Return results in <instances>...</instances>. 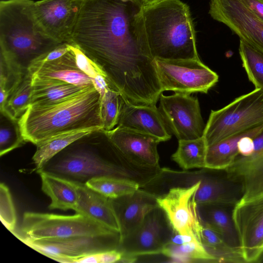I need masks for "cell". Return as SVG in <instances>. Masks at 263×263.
<instances>
[{"label":"cell","mask_w":263,"mask_h":263,"mask_svg":"<svg viewBox=\"0 0 263 263\" xmlns=\"http://www.w3.org/2000/svg\"><path fill=\"white\" fill-rule=\"evenodd\" d=\"M141 0H82L71 39L136 105H156L163 90L143 29Z\"/></svg>","instance_id":"1"},{"label":"cell","mask_w":263,"mask_h":263,"mask_svg":"<svg viewBox=\"0 0 263 263\" xmlns=\"http://www.w3.org/2000/svg\"><path fill=\"white\" fill-rule=\"evenodd\" d=\"M160 169L143 168L134 164L117 148L106 132L101 129L69 145L41 170L84 183L94 177L107 176L133 181L142 187Z\"/></svg>","instance_id":"2"},{"label":"cell","mask_w":263,"mask_h":263,"mask_svg":"<svg viewBox=\"0 0 263 263\" xmlns=\"http://www.w3.org/2000/svg\"><path fill=\"white\" fill-rule=\"evenodd\" d=\"M101 105L94 87L54 103L30 104L18 119L22 135L26 142L36 145L64 133L103 129Z\"/></svg>","instance_id":"3"},{"label":"cell","mask_w":263,"mask_h":263,"mask_svg":"<svg viewBox=\"0 0 263 263\" xmlns=\"http://www.w3.org/2000/svg\"><path fill=\"white\" fill-rule=\"evenodd\" d=\"M143 29L154 59H199L190 8L180 0L144 5Z\"/></svg>","instance_id":"4"},{"label":"cell","mask_w":263,"mask_h":263,"mask_svg":"<svg viewBox=\"0 0 263 263\" xmlns=\"http://www.w3.org/2000/svg\"><path fill=\"white\" fill-rule=\"evenodd\" d=\"M34 2H0L1 58L25 72L33 61L61 44L40 24L34 13Z\"/></svg>","instance_id":"5"},{"label":"cell","mask_w":263,"mask_h":263,"mask_svg":"<svg viewBox=\"0 0 263 263\" xmlns=\"http://www.w3.org/2000/svg\"><path fill=\"white\" fill-rule=\"evenodd\" d=\"M263 126V90L255 88L217 110H211L203 137L210 146Z\"/></svg>","instance_id":"6"},{"label":"cell","mask_w":263,"mask_h":263,"mask_svg":"<svg viewBox=\"0 0 263 263\" xmlns=\"http://www.w3.org/2000/svg\"><path fill=\"white\" fill-rule=\"evenodd\" d=\"M21 230L32 239L102 236L120 234L79 213L73 215L26 212Z\"/></svg>","instance_id":"7"},{"label":"cell","mask_w":263,"mask_h":263,"mask_svg":"<svg viewBox=\"0 0 263 263\" xmlns=\"http://www.w3.org/2000/svg\"><path fill=\"white\" fill-rule=\"evenodd\" d=\"M158 77L163 91L206 93L218 82V74L200 59L163 60L155 59Z\"/></svg>","instance_id":"8"},{"label":"cell","mask_w":263,"mask_h":263,"mask_svg":"<svg viewBox=\"0 0 263 263\" xmlns=\"http://www.w3.org/2000/svg\"><path fill=\"white\" fill-rule=\"evenodd\" d=\"M174 233L164 211L159 206L150 211L141 224L120 240V262H135L138 257L161 254Z\"/></svg>","instance_id":"9"},{"label":"cell","mask_w":263,"mask_h":263,"mask_svg":"<svg viewBox=\"0 0 263 263\" xmlns=\"http://www.w3.org/2000/svg\"><path fill=\"white\" fill-rule=\"evenodd\" d=\"M13 234L34 250L64 263H75L78 259L89 254L118 249L121 240L120 234L41 239H32L25 236Z\"/></svg>","instance_id":"10"},{"label":"cell","mask_w":263,"mask_h":263,"mask_svg":"<svg viewBox=\"0 0 263 263\" xmlns=\"http://www.w3.org/2000/svg\"><path fill=\"white\" fill-rule=\"evenodd\" d=\"M197 171V182L188 187H172L157 196V201L175 232L192 236L201 242L202 224L195 198L200 183V170Z\"/></svg>","instance_id":"11"},{"label":"cell","mask_w":263,"mask_h":263,"mask_svg":"<svg viewBox=\"0 0 263 263\" xmlns=\"http://www.w3.org/2000/svg\"><path fill=\"white\" fill-rule=\"evenodd\" d=\"M159 110L171 131L179 140H192L203 135L204 125L198 99L191 94H161Z\"/></svg>","instance_id":"12"},{"label":"cell","mask_w":263,"mask_h":263,"mask_svg":"<svg viewBox=\"0 0 263 263\" xmlns=\"http://www.w3.org/2000/svg\"><path fill=\"white\" fill-rule=\"evenodd\" d=\"M209 13L263 54V22L241 0H211Z\"/></svg>","instance_id":"13"},{"label":"cell","mask_w":263,"mask_h":263,"mask_svg":"<svg viewBox=\"0 0 263 263\" xmlns=\"http://www.w3.org/2000/svg\"><path fill=\"white\" fill-rule=\"evenodd\" d=\"M232 217L245 262L258 260L263 253V195L246 201H239Z\"/></svg>","instance_id":"14"},{"label":"cell","mask_w":263,"mask_h":263,"mask_svg":"<svg viewBox=\"0 0 263 263\" xmlns=\"http://www.w3.org/2000/svg\"><path fill=\"white\" fill-rule=\"evenodd\" d=\"M82 0H41L34 10L46 33L59 43H71Z\"/></svg>","instance_id":"15"},{"label":"cell","mask_w":263,"mask_h":263,"mask_svg":"<svg viewBox=\"0 0 263 263\" xmlns=\"http://www.w3.org/2000/svg\"><path fill=\"white\" fill-rule=\"evenodd\" d=\"M105 132L117 148L134 164L143 168H160L157 146L162 141L159 138L119 126Z\"/></svg>","instance_id":"16"},{"label":"cell","mask_w":263,"mask_h":263,"mask_svg":"<svg viewBox=\"0 0 263 263\" xmlns=\"http://www.w3.org/2000/svg\"><path fill=\"white\" fill-rule=\"evenodd\" d=\"M203 168L200 183L196 193L197 204L216 203L235 206L241 199V185L231 178L224 170Z\"/></svg>","instance_id":"17"},{"label":"cell","mask_w":263,"mask_h":263,"mask_svg":"<svg viewBox=\"0 0 263 263\" xmlns=\"http://www.w3.org/2000/svg\"><path fill=\"white\" fill-rule=\"evenodd\" d=\"M111 199L120 225L121 239L136 229L147 214L159 206L157 196L142 187Z\"/></svg>","instance_id":"18"},{"label":"cell","mask_w":263,"mask_h":263,"mask_svg":"<svg viewBox=\"0 0 263 263\" xmlns=\"http://www.w3.org/2000/svg\"><path fill=\"white\" fill-rule=\"evenodd\" d=\"M117 126L155 136L162 142L171 138L165 122L156 105L133 104L123 98Z\"/></svg>","instance_id":"19"},{"label":"cell","mask_w":263,"mask_h":263,"mask_svg":"<svg viewBox=\"0 0 263 263\" xmlns=\"http://www.w3.org/2000/svg\"><path fill=\"white\" fill-rule=\"evenodd\" d=\"M225 171L242 186L243 196L239 201L263 195V149L254 148L248 156L238 154Z\"/></svg>","instance_id":"20"},{"label":"cell","mask_w":263,"mask_h":263,"mask_svg":"<svg viewBox=\"0 0 263 263\" xmlns=\"http://www.w3.org/2000/svg\"><path fill=\"white\" fill-rule=\"evenodd\" d=\"M28 72L32 78L55 79L81 86H93V79L78 67L70 44L69 49L63 55L51 61L31 64Z\"/></svg>","instance_id":"21"},{"label":"cell","mask_w":263,"mask_h":263,"mask_svg":"<svg viewBox=\"0 0 263 263\" xmlns=\"http://www.w3.org/2000/svg\"><path fill=\"white\" fill-rule=\"evenodd\" d=\"M74 182L78 194L74 211L120 232V225L111 199L87 187L84 183Z\"/></svg>","instance_id":"22"},{"label":"cell","mask_w":263,"mask_h":263,"mask_svg":"<svg viewBox=\"0 0 263 263\" xmlns=\"http://www.w3.org/2000/svg\"><path fill=\"white\" fill-rule=\"evenodd\" d=\"M234 206L205 203L197 204L201 224L216 232L230 247L241 252L238 235L232 217Z\"/></svg>","instance_id":"23"},{"label":"cell","mask_w":263,"mask_h":263,"mask_svg":"<svg viewBox=\"0 0 263 263\" xmlns=\"http://www.w3.org/2000/svg\"><path fill=\"white\" fill-rule=\"evenodd\" d=\"M36 172L41 179L43 192L51 199L48 208L74 210L78 199L74 182L42 170Z\"/></svg>","instance_id":"24"},{"label":"cell","mask_w":263,"mask_h":263,"mask_svg":"<svg viewBox=\"0 0 263 263\" xmlns=\"http://www.w3.org/2000/svg\"><path fill=\"white\" fill-rule=\"evenodd\" d=\"M92 87L94 86H78L55 79L32 78L30 104L54 103Z\"/></svg>","instance_id":"25"},{"label":"cell","mask_w":263,"mask_h":263,"mask_svg":"<svg viewBox=\"0 0 263 263\" xmlns=\"http://www.w3.org/2000/svg\"><path fill=\"white\" fill-rule=\"evenodd\" d=\"M262 131L263 126H261L208 146L206 156V168L225 170L239 154L238 142L239 139L247 135L258 136Z\"/></svg>","instance_id":"26"},{"label":"cell","mask_w":263,"mask_h":263,"mask_svg":"<svg viewBox=\"0 0 263 263\" xmlns=\"http://www.w3.org/2000/svg\"><path fill=\"white\" fill-rule=\"evenodd\" d=\"M95 128L83 129L62 133L36 145V151L32 157L35 170L38 171L57 154L69 145L83 136L98 130Z\"/></svg>","instance_id":"27"},{"label":"cell","mask_w":263,"mask_h":263,"mask_svg":"<svg viewBox=\"0 0 263 263\" xmlns=\"http://www.w3.org/2000/svg\"><path fill=\"white\" fill-rule=\"evenodd\" d=\"M207 148L203 136L192 140H179L172 159L183 170L206 168Z\"/></svg>","instance_id":"28"},{"label":"cell","mask_w":263,"mask_h":263,"mask_svg":"<svg viewBox=\"0 0 263 263\" xmlns=\"http://www.w3.org/2000/svg\"><path fill=\"white\" fill-rule=\"evenodd\" d=\"M161 254L178 262H194L202 261L217 262L202 243L192 238L181 243L170 241L163 248Z\"/></svg>","instance_id":"29"},{"label":"cell","mask_w":263,"mask_h":263,"mask_svg":"<svg viewBox=\"0 0 263 263\" xmlns=\"http://www.w3.org/2000/svg\"><path fill=\"white\" fill-rule=\"evenodd\" d=\"M201 241L207 251L217 262H243L241 253L228 245L214 230L202 224Z\"/></svg>","instance_id":"30"},{"label":"cell","mask_w":263,"mask_h":263,"mask_svg":"<svg viewBox=\"0 0 263 263\" xmlns=\"http://www.w3.org/2000/svg\"><path fill=\"white\" fill-rule=\"evenodd\" d=\"M85 184L90 189L110 199L132 194L141 187L137 183L107 176L91 178Z\"/></svg>","instance_id":"31"},{"label":"cell","mask_w":263,"mask_h":263,"mask_svg":"<svg viewBox=\"0 0 263 263\" xmlns=\"http://www.w3.org/2000/svg\"><path fill=\"white\" fill-rule=\"evenodd\" d=\"M32 89L31 75L27 71L22 82L9 96L4 109L1 112L18 120L30 104Z\"/></svg>","instance_id":"32"},{"label":"cell","mask_w":263,"mask_h":263,"mask_svg":"<svg viewBox=\"0 0 263 263\" xmlns=\"http://www.w3.org/2000/svg\"><path fill=\"white\" fill-rule=\"evenodd\" d=\"M239 53L249 81L255 88L263 90V54L240 40Z\"/></svg>","instance_id":"33"},{"label":"cell","mask_w":263,"mask_h":263,"mask_svg":"<svg viewBox=\"0 0 263 263\" xmlns=\"http://www.w3.org/2000/svg\"><path fill=\"white\" fill-rule=\"evenodd\" d=\"M26 142L21 133L18 120L1 112L0 156L23 145Z\"/></svg>","instance_id":"34"},{"label":"cell","mask_w":263,"mask_h":263,"mask_svg":"<svg viewBox=\"0 0 263 263\" xmlns=\"http://www.w3.org/2000/svg\"><path fill=\"white\" fill-rule=\"evenodd\" d=\"M123 101V97L121 93L109 85L101 97L103 130H110L117 125Z\"/></svg>","instance_id":"35"},{"label":"cell","mask_w":263,"mask_h":263,"mask_svg":"<svg viewBox=\"0 0 263 263\" xmlns=\"http://www.w3.org/2000/svg\"><path fill=\"white\" fill-rule=\"evenodd\" d=\"M0 219L3 225L13 233L16 224V215L10 190L4 183L0 184Z\"/></svg>","instance_id":"36"},{"label":"cell","mask_w":263,"mask_h":263,"mask_svg":"<svg viewBox=\"0 0 263 263\" xmlns=\"http://www.w3.org/2000/svg\"><path fill=\"white\" fill-rule=\"evenodd\" d=\"M73 51L78 67L86 74L92 79L98 75H105L99 66L88 57H87L78 47L70 44Z\"/></svg>","instance_id":"37"},{"label":"cell","mask_w":263,"mask_h":263,"mask_svg":"<svg viewBox=\"0 0 263 263\" xmlns=\"http://www.w3.org/2000/svg\"><path fill=\"white\" fill-rule=\"evenodd\" d=\"M123 253L118 249H112L82 257L75 263H112L120 262Z\"/></svg>","instance_id":"38"},{"label":"cell","mask_w":263,"mask_h":263,"mask_svg":"<svg viewBox=\"0 0 263 263\" xmlns=\"http://www.w3.org/2000/svg\"><path fill=\"white\" fill-rule=\"evenodd\" d=\"M256 136L255 135H247L239 139L238 142L239 154L248 156L253 153L254 146L253 139Z\"/></svg>","instance_id":"39"},{"label":"cell","mask_w":263,"mask_h":263,"mask_svg":"<svg viewBox=\"0 0 263 263\" xmlns=\"http://www.w3.org/2000/svg\"><path fill=\"white\" fill-rule=\"evenodd\" d=\"M260 20L263 22V0H241Z\"/></svg>","instance_id":"40"},{"label":"cell","mask_w":263,"mask_h":263,"mask_svg":"<svg viewBox=\"0 0 263 263\" xmlns=\"http://www.w3.org/2000/svg\"><path fill=\"white\" fill-rule=\"evenodd\" d=\"M93 85L95 89L99 92L101 98L105 93L106 88L109 84L106 78L102 75H98L92 80Z\"/></svg>","instance_id":"41"},{"label":"cell","mask_w":263,"mask_h":263,"mask_svg":"<svg viewBox=\"0 0 263 263\" xmlns=\"http://www.w3.org/2000/svg\"><path fill=\"white\" fill-rule=\"evenodd\" d=\"M145 5H151L160 3L164 0H141Z\"/></svg>","instance_id":"42"}]
</instances>
